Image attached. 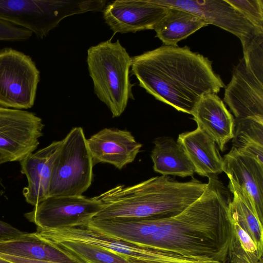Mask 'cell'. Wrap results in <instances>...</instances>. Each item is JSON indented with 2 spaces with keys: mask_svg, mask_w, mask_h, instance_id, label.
I'll list each match as a JSON object with an SVG mask.
<instances>
[{
  "mask_svg": "<svg viewBox=\"0 0 263 263\" xmlns=\"http://www.w3.org/2000/svg\"><path fill=\"white\" fill-rule=\"evenodd\" d=\"M181 213L160 218L92 219L88 226L109 236L205 263H228L231 198L217 176Z\"/></svg>",
  "mask_w": 263,
  "mask_h": 263,
  "instance_id": "6da1fadb",
  "label": "cell"
},
{
  "mask_svg": "<svg viewBox=\"0 0 263 263\" xmlns=\"http://www.w3.org/2000/svg\"><path fill=\"white\" fill-rule=\"evenodd\" d=\"M132 59L140 86L180 111L191 115L202 96L224 87L212 62L186 46L163 45Z\"/></svg>",
  "mask_w": 263,
  "mask_h": 263,
  "instance_id": "7a4b0ae2",
  "label": "cell"
},
{
  "mask_svg": "<svg viewBox=\"0 0 263 263\" xmlns=\"http://www.w3.org/2000/svg\"><path fill=\"white\" fill-rule=\"evenodd\" d=\"M208 183L195 178L178 181L168 176L152 177L131 186L117 185L95 197L102 204L92 219L160 218L184 211L204 193Z\"/></svg>",
  "mask_w": 263,
  "mask_h": 263,
  "instance_id": "3957f363",
  "label": "cell"
},
{
  "mask_svg": "<svg viewBox=\"0 0 263 263\" xmlns=\"http://www.w3.org/2000/svg\"><path fill=\"white\" fill-rule=\"evenodd\" d=\"M132 58L118 40L102 42L87 50V63L95 93L113 118L120 116L134 99L129 79Z\"/></svg>",
  "mask_w": 263,
  "mask_h": 263,
  "instance_id": "277c9868",
  "label": "cell"
},
{
  "mask_svg": "<svg viewBox=\"0 0 263 263\" xmlns=\"http://www.w3.org/2000/svg\"><path fill=\"white\" fill-rule=\"evenodd\" d=\"M102 0H0V20L29 30L43 39L64 18L104 9Z\"/></svg>",
  "mask_w": 263,
  "mask_h": 263,
  "instance_id": "5b68a950",
  "label": "cell"
},
{
  "mask_svg": "<svg viewBox=\"0 0 263 263\" xmlns=\"http://www.w3.org/2000/svg\"><path fill=\"white\" fill-rule=\"evenodd\" d=\"M83 128L76 127L62 140L54 161L49 196H80L92 180V158Z\"/></svg>",
  "mask_w": 263,
  "mask_h": 263,
  "instance_id": "8992f818",
  "label": "cell"
},
{
  "mask_svg": "<svg viewBox=\"0 0 263 263\" xmlns=\"http://www.w3.org/2000/svg\"><path fill=\"white\" fill-rule=\"evenodd\" d=\"M36 233L49 241H72L93 244L120 255L130 263H203L110 237L87 225L52 230L37 228Z\"/></svg>",
  "mask_w": 263,
  "mask_h": 263,
  "instance_id": "52a82bcc",
  "label": "cell"
},
{
  "mask_svg": "<svg viewBox=\"0 0 263 263\" xmlns=\"http://www.w3.org/2000/svg\"><path fill=\"white\" fill-rule=\"evenodd\" d=\"M40 71L31 58L18 50H0V105L13 109L31 108Z\"/></svg>",
  "mask_w": 263,
  "mask_h": 263,
  "instance_id": "ba28073f",
  "label": "cell"
},
{
  "mask_svg": "<svg viewBox=\"0 0 263 263\" xmlns=\"http://www.w3.org/2000/svg\"><path fill=\"white\" fill-rule=\"evenodd\" d=\"M102 208L95 197L48 196L25 217L37 228L57 229L87 225Z\"/></svg>",
  "mask_w": 263,
  "mask_h": 263,
  "instance_id": "9c48e42d",
  "label": "cell"
},
{
  "mask_svg": "<svg viewBox=\"0 0 263 263\" xmlns=\"http://www.w3.org/2000/svg\"><path fill=\"white\" fill-rule=\"evenodd\" d=\"M44 126L33 112L0 106V152L21 161L37 147Z\"/></svg>",
  "mask_w": 263,
  "mask_h": 263,
  "instance_id": "30bf717a",
  "label": "cell"
},
{
  "mask_svg": "<svg viewBox=\"0 0 263 263\" xmlns=\"http://www.w3.org/2000/svg\"><path fill=\"white\" fill-rule=\"evenodd\" d=\"M223 100L235 119H263V68L254 66L242 58L234 68Z\"/></svg>",
  "mask_w": 263,
  "mask_h": 263,
  "instance_id": "8fae6325",
  "label": "cell"
},
{
  "mask_svg": "<svg viewBox=\"0 0 263 263\" xmlns=\"http://www.w3.org/2000/svg\"><path fill=\"white\" fill-rule=\"evenodd\" d=\"M156 4L176 7L194 13L205 21L238 37L242 46L256 35L263 33L256 29L226 0H152Z\"/></svg>",
  "mask_w": 263,
  "mask_h": 263,
  "instance_id": "7c38bea8",
  "label": "cell"
},
{
  "mask_svg": "<svg viewBox=\"0 0 263 263\" xmlns=\"http://www.w3.org/2000/svg\"><path fill=\"white\" fill-rule=\"evenodd\" d=\"M224 172L230 183L252 205L263 223V162L232 146L224 156Z\"/></svg>",
  "mask_w": 263,
  "mask_h": 263,
  "instance_id": "4fadbf2b",
  "label": "cell"
},
{
  "mask_svg": "<svg viewBox=\"0 0 263 263\" xmlns=\"http://www.w3.org/2000/svg\"><path fill=\"white\" fill-rule=\"evenodd\" d=\"M168 9L152 0H117L104 7L103 18L114 33H135L154 30Z\"/></svg>",
  "mask_w": 263,
  "mask_h": 263,
  "instance_id": "5bb4252c",
  "label": "cell"
},
{
  "mask_svg": "<svg viewBox=\"0 0 263 263\" xmlns=\"http://www.w3.org/2000/svg\"><path fill=\"white\" fill-rule=\"evenodd\" d=\"M94 165L102 162L121 170L133 162L142 145L126 130L105 128L87 139Z\"/></svg>",
  "mask_w": 263,
  "mask_h": 263,
  "instance_id": "9a60e30c",
  "label": "cell"
},
{
  "mask_svg": "<svg viewBox=\"0 0 263 263\" xmlns=\"http://www.w3.org/2000/svg\"><path fill=\"white\" fill-rule=\"evenodd\" d=\"M62 144V140L53 141L20 161L21 173L28 181L23 194L26 202L34 206L49 196L52 166Z\"/></svg>",
  "mask_w": 263,
  "mask_h": 263,
  "instance_id": "2e32d148",
  "label": "cell"
},
{
  "mask_svg": "<svg viewBox=\"0 0 263 263\" xmlns=\"http://www.w3.org/2000/svg\"><path fill=\"white\" fill-rule=\"evenodd\" d=\"M200 128L223 151L234 136L235 118L216 93L202 96L191 114Z\"/></svg>",
  "mask_w": 263,
  "mask_h": 263,
  "instance_id": "e0dca14e",
  "label": "cell"
},
{
  "mask_svg": "<svg viewBox=\"0 0 263 263\" xmlns=\"http://www.w3.org/2000/svg\"><path fill=\"white\" fill-rule=\"evenodd\" d=\"M0 254L24 259L57 263H85L43 238L36 232L0 240Z\"/></svg>",
  "mask_w": 263,
  "mask_h": 263,
  "instance_id": "ac0fdd59",
  "label": "cell"
},
{
  "mask_svg": "<svg viewBox=\"0 0 263 263\" xmlns=\"http://www.w3.org/2000/svg\"><path fill=\"white\" fill-rule=\"evenodd\" d=\"M177 141L182 146L195 168L203 177L217 176L223 172V159L215 142L197 127L180 134Z\"/></svg>",
  "mask_w": 263,
  "mask_h": 263,
  "instance_id": "d6986e66",
  "label": "cell"
},
{
  "mask_svg": "<svg viewBox=\"0 0 263 263\" xmlns=\"http://www.w3.org/2000/svg\"><path fill=\"white\" fill-rule=\"evenodd\" d=\"M151 153L154 170L164 176H193L195 168L181 144L170 137L154 141Z\"/></svg>",
  "mask_w": 263,
  "mask_h": 263,
  "instance_id": "ffe728a7",
  "label": "cell"
},
{
  "mask_svg": "<svg viewBox=\"0 0 263 263\" xmlns=\"http://www.w3.org/2000/svg\"><path fill=\"white\" fill-rule=\"evenodd\" d=\"M207 25V23L197 15L170 7L154 30L156 36L164 45L176 46L179 41Z\"/></svg>",
  "mask_w": 263,
  "mask_h": 263,
  "instance_id": "44dd1931",
  "label": "cell"
},
{
  "mask_svg": "<svg viewBox=\"0 0 263 263\" xmlns=\"http://www.w3.org/2000/svg\"><path fill=\"white\" fill-rule=\"evenodd\" d=\"M229 191L233 195L228 205V215L249 235L260 253L263 254V226L251 204L230 183Z\"/></svg>",
  "mask_w": 263,
  "mask_h": 263,
  "instance_id": "7402d4cb",
  "label": "cell"
},
{
  "mask_svg": "<svg viewBox=\"0 0 263 263\" xmlns=\"http://www.w3.org/2000/svg\"><path fill=\"white\" fill-rule=\"evenodd\" d=\"M233 146L263 162V119H235Z\"/></svg>",
  "mask_w": 263,
  "mask_h": 263,
  "instance_id": "603a6c76",
  "label": "cell"
},
{
  "mask_svg": "<svg viewBox=\"0 0 263 263\" xmlns=\"http://www.w3.org/2000/svg\"><path fill=\"white\" fill-rule=\"evenodd\" d=\"M229 219L232 234L228 263H263L262 254L253 240L235 220Z\"/></svg>",
  "mask_w": 263,
  "mask_h": 263,
  "instance_id": "cb8c5ba5",
  "label": "cell"
},
{
  "mask_svg": "<svg viewBox=\"0 0 263 263\" xmlns=\"http://www.w3.org/2000/svg\"><path fill=\"white\" fill-rule=\"evenodd\" d=\"M49 242L85 263H130L120 255L93 244L72 241Z\"/></svg>",
  "mask_w": 263,
  "mask_h": 263,
  "instance_id": "d4e9b609",
  "label": "cell"
},
{
  "mask_svg": "<svg viewBox=\"0 0 263 263\" xmlns=\"http://www.w3.org/2000/svg\"><path fill=\"white\" fill-rule=\"evenodd\" d=\"M258 30L263 31L262 0H226Z\"/></svg>",
  "mask_w": 263,
  "mask_h": 263,
  "instance_id": "484cf974",
  "label": "cell"
},
{
  "mask_svg": "<svg viewBox=\"0 0 263 263\" xmlns=\"http://www.w3.org/2000/svg\"><path fill=\"white\" fill-rule=\"evenodd\" d=\"M32 34L29 30L0 20V41H25L29 39Z\"/></svg>",
  "mask_w": 263,
  "mask_h": 263,
  "instance_id": "4316f807",
  "label": "cell"
},
{
  "mask_svg": "<svg viewBox=\"0 0 263 263\" xmlns=\"http://www.w3.org/2000/svg\"><path fill=\"white\" fill-rule=\"evenodd\" d=\"M25 232L0 220V240L9 239L22 235Z\"/></svg>",
  "mask_w": 263,
  "mask_h": 263,
  "instance_id": "83f0119b",
  "label": "cell"
},
{
  "mask_svg": "<svg viewBox=\"0 0 263 263\" xmlns=\"http://www.w3.org/2000/svg\"><path fill=\"white\" fill-rule=\"evenodd\" d=\"M0 257L12 263H57L43 260L27 259L1 254Z\"/></svg>",
  "mask_w": 263,
  "mask_h": 263,
  "instance_id": "f1b7e54d",
  "label": "cell"
},
{
  "mask_svg": "<svg viewBox=\"0 0 263 263\" xmlns=\"http://www.w3.org/2000/svg\"><path fill=\"white\" fill-rule=\"evenodd\" d=\"M11 158L7 155L0 152V165L8 162H11Z\"/></svg>",
  "mask_w": 263,
  "mask_h": 263,
  "instance_id": "f546056e",
  "label": "cell"
},
{
  "mask_svg": "<svg viewBox=\"0 0 263 263\" xmlns=\"http://www.w3.org/2000/svg\"><path fill=\"white\" fill-rule=\"evenodd\" d=\"M0 263H12L5 259L0 257Z\"/></svg>",
  "mask_w": 263,
  "mask_h": 263,
  "instance_id": "4dcf8cb0",
  "label": "cell"
}]
</instances>
